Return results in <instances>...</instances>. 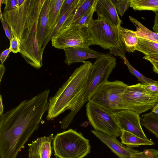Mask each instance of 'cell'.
Returning a JSON list of instances; mask_svg holds the SVG:
<instances>
[{"instance_id": "cell-1", "label": "cell", "mask_w": 158, "mask_h": 158, "mask_svg": "<svg viewBox=\"0 0 158 158\" xmlns=\"http://www.w3.org/2000/svg\"><path fill=\"white\" fill-rule=\"evenodd\" d=\"M50 92L45 89L0 116V158H16L24 148L48 110Z\"/></svg>"}, {"instance_id": "cell-2", "label": "cell", "mask_w": 158, "mask_h": 158, "mask_svg": "<svg viewBox=\"0 0 158 158\" xmlns=\"http://www.w3.org/2000/svg\"><path fill=\"white\" fill-rule=\"evenodd\" d=\"M45 1L24 0L17 8L2 13L13 37L19 41L21 55L28 64L38 69L43 65L44 52L38 43V24Z\"/></svg>"}, {"instance_id": "cell-3", "label": "cell", "mask_w": 158, "mask_h": 158, "mask_svg": "<svg viewBox=\"0 0 158 158\" xmlns=\"http://www.w3.org/2000/svg\"><path fill=\"white\" fill-rule=\"evenodd\" d=\"M116 64V58L111 55L96 59L91 67L86 83L68 108L70 111L62 119L61 123V129H65L68 127L76 114L89 101L93 92L99 85L108 81Z\"/></svg>"}, {"instance_id": "cell-4", "label": "cell", "mask_w": 158, "mask_h": 158, "mask_svg": "<svg viewBox=\"0 0 158 158\" xmlns=\"http://www.w3.org/2000/svg\"><path fill=\"white\" fill-rule=\"evenodd\" d=\"M92 64L89 61H84L59 88L54 96L50 98L46 117L47 120H53L68 110L72 100L86 83Z\"/></svg>"}, {"instance_id": "cell-5", "label": "cell", "mask_w": 158, "mask_h": 158, "mask_svg": "<svg viewBox=\"0 0 158 158\" xmlns=\"http://www.w3.org/2000/svg\"><path fill=\"white\" fill-rule=\"evenodd\" d=\"M87 30L92 37L94 44L98 45L110 53L125 57V46L119 28L113 26L103 19H93Z\"/></svg>"}, {"instance_id": "cell-6", "label": "cell", "mask_w": 158, "mask_h": 158, "mask_svg": "<svg viewBox=\"0 0 158 158\" xmlns=\"http://www.w3.org/2000/svg\"><path fill=\"white\" fill-rule=\"evenodd\" d=\"M52 144L57 158H84L90 152L89 140L72 129L57 134Z\"/></svg>"}, {"instance_id": "cell-7", "label": "cell", "mask_w": 158, "mask_h": 158, "mask_svg": "<svg viewBox=\"0 0 158 158\" xmlns=\"http://www.w3.org/2000/svg\"><path fill=\"white\" fill-rule=\"evenodd\" d=\"M51 40L52 46L63 50L69 48L89 47L94 44L87 28L73 24H64Z\"/></svg>"}, {"instance_id": "cell-8", "label": "cell", "mask_w": 158, "mask_h": 158, "mask_svg": "<svg viewBox=\"0 0 158 158\" xmlns=\"http://www.w3.org/2000/svg\"><path fill=\"white\" fill-rule=\"evenodd\" d=\"M86 115L95 130L114 137L120 136L122 130L111 110L89 101L86 106Z\"/></svg>"}, {"instance_id": "cell-9", "label": "cell", "mask_w": 158, "mask_h": 158, "mask_svg": "<svg viewBox=\"0 0 158 158\" xmlns=\"http://www.w3.org/2000/svg\"><path fill=\"white\" fill-rule=\"evenodd\" d=\"M128 86L122 81H107L97 88L91 95L89 101L114 112L122 110L123 94Z\"/></svg>"}, {"instance_id": "cell-10", "label": "cell", "mask_w": 158, "mask_h": 158, "mask_svg": "<svg viewBox=\"0 0 158 158\" xmlns=\"http://www.w3.org/2000/svg\"><path fill=\"white\" fill-rule=\"evenodd\" d=\"M158 101V95L146 90L143 84L128 86L123 97L122 110L135 112L139 114L150 109Z\"/></svg>"}, {"instance_id": "cell-11", "label": "cell", "mask_w": 158, "mask_h": 158, "mask_svg": "<svg viewBox=\"0 0 158 158\" xmlns=\"http://www.w3.org/2000/svg\"><path fill=\"white\" fill-rule=\"evenodd\" d=\"M113 115L122 130L130 132L143 139H148L141 127L139 114L132 110H122L114 112Z\"/></svg>"}, {"instance_id": "cell-12", "label": "cell", "mask_w": 158, "mask_h": 158, "mask_svg": "<svg viewBox=\"0 0 158 158\" xmlns=\"http://www.w3.org/2000/svg\"><path fill=\"white\" fill-rule=\"evenodd\" d=\"M65 54L64 62L68 65L75 63L83 62L90 58L96 59L111 55L109 53H104L94 50L89 47L79 48H69L64 50Z\"/></svg>"}, {"instance_id": "cell-13", "label": "cell", "mask_w": 158, "mask_h": 158, "mask_svg": "<svg viewBox=\"0 0 158 158\" xmlns=\"http://www.w3.org/2000/svg\"><path fill=\"white\" fill-rule=\"evenodd\" d=\"M53 134L39 137L28 144V158H50L52 153L51 145Z\"/></svg>"}, {"instance_id": "cell-14", "label": "cell", "mask_w": 158, "mask_h": 158, "mask_svg": "<svg viewBox=\"0 0 158 158\" xmlns=\"http://www.w3.org/2000/svg\"><path fill=\"white\" fill-rule=\"evenodd\" d=\"M91 132L119 158H130L133 154L138 151L124 145L116 137L106 135L95 130H91Z\"/></svg>"}, {"instance_id": "cell-15", "label": "cell", "mask_w": 158, "mask_h": 158, "mask_svg": "<svg viewBox=\"0 0 158 158\" xmlns=\"http://www.w3.org/2000/svg\"><path fill=\"white\" fill-rule=\"evenodd\" d=\"M95 12L98 17L103 19L111 26L118 28L121 26L122 21L111 0H98Z\"/></svg>"}, {"instance_id": "cell-16", "label": "cell", "mask_w": 158, "mask_h": 158, "mask_svg": "<svg viewBox=\"0 0 158 158\" xmlns=\"http://www.w3.org/2000/svg\"><path fill=\"white\" fill-rule=\"evenodd\" d=\"M50 0H45L39 17L38 28V41L40 48L44 51V45L48 32L47 27Z\"/></svg>"}, {"instance_id": "cell-17", "label": "cell", "mask_w": 158, "mask_h": 158, "mask_svg": "<svg viewBox=\"0 0 158 158\" xmlns=\"http://www.w3.org/2000/svg\"><path fill=\"white\" fill-rule=\"evenodd\" d=\"M120 138L121 143L130 147H137L142 145H153L154 142L151 139H145L124 130H122Z\"/></svg>"}, {"instance_id": "cell-18", "label": "cell", "mask_w": 158, "mask_h": 158, "mask_svg": "<svg viewBox=\"0 0 158 158\" xmlns=\"http://www.w3.org/2000/svg\"><path fill=\"white\" fill-rule=\"evenodd\" d=\"M64 1L65 0H50L47 27L48 32L45 41L48 37L50 32L58 21L61 7Z\"/></svg>"}, {"instance_id": "cell-19", "label": "cell", "mask_w": 158, "mask_h": 158, "mask_svg": "<svg viewBox=\"0 0 158 158\" xmlns=\"http://www.w3.org/2000/svg\"><path fill=\"white\" fill-rule=\"evenodd\" d=\"M83 1V0H77V1L60 18L56 24L49 34L48 37L45 41L44 45L43 48L44 49L49 41L51 40L59 30L63 26L71 15Z\"/></svg>"}, {"instance_id": "cell-20", "label": "cell", "mask_w": 158, "mask_h": 158, "mask_svg": "<svg viewBox=\"0 0 158 158\" xmlns=\"http://www.w3.org/2000/svg\"><path fill=\"white\" fill-rule=\"evenodd\" d=\"M120 32L123 37L126 51L133 52L138 42V37L134 31L120 27Z\"/></svg>"}, {"instance_id": "cell-21", "label": "cell", "mask_w": 158, "mask_h": 158, "mask_svg": "<svg viewBox=\"0 0 158 158\" xmlns=\"http://www.w3.org/2000/svg\"><path fill=\"white\" fill-rule=\"evenodd\" d=\"M129 18L136 27L134 32L138 37L158 43V34L148 29L132 17L129 16Z\"/></svg>"}, {"instance_id": "cell-22", "label": "cell", "mask_w": 158, "mask_h": 158, "mask_svg": "<svg viewBox=\"0 0 158 158\" xmlns=\"http://www.w3.org/2000/svg\"><path fill=\"white\" fill-rule=\"evenodd\" d=\"M96 0H83L64 24L70 25L80 19L94 5Z\"/></svg>"}, {"instance_id": "cell-23", "label": "cell", "mask_w": 158, "mask_h": 158, "mask_svg": "<svg viewBox=\"0 0 158 158\" xmlns=\"http://www.w3.org/2000/svg\"><path fill=\"white\" fill-rule=\"evenodd\" d=\"M141 124L158 139V115L151 112L142 115Z\"/></svg>"}, {"instance_id": "cell-24", "label": "cell", "mask_w": 158, "mask_h": 158, "mask_svg": "<svg viewBox=\"0 0 158 158\" xmlns=\"http://www.w3.org/2000/svg\"><path fill=\"white\" fill-rule=\"evenodd\" d=\"M135 50L145 56L158 54V43L138 37Z\"/></svg>"}, {"instance_id": "cell-25", "label": "cell", "mask_w": 158, "mask_h": 158, "mask_svg": "<svg viewBox=\"0 0 158 158\" xmlns=\"http://www.w3.org/2000/svg\"><path fill=\"white\" fill-rule=\"evenodd\" d=\"M130 7L135 10L158 11V0H130Z\"/></svg>"}, {"instance_id": "cell-26", "label": "cell", "mask_w": 158, "mask_h": 158, "mask_svg": "<svg viewBox=\"0 0 158 158\" xmlns=\"http://www.w3.org/2000/svg\"><path fill=\"white\" fill-rule=\"evenodd\" d=\"M98 0L94 5L80 19L72 24L75 25L88 28L93 20V15L95 12V7Z\"/></svg>"}, {"instance_id": "cell-27", "label": "cell", "mask_w": 158, "mask_h": 158, "mask_svg": "<svg viewBox=\"0 0 158 158\" xmlns=\"http://www.w3.org/2000/svg\"><path fill=\"white\" fill-rule=\"evenodd\" d=\"M123 60L124 64L127 66L129 71L135 76L138 79V81L144 84H148L155 81L151 79L147 78L141 74L130 64L126 57L124 58Z\"/></svg>"}, {"instance_id": "cell-28", "label": "cell", "mask_w": 158, "mask_h": 158, "mask_svg": "<svg viewBox=\"0 0 158 158\" xmlns=\"http://www.w3.org/2000/svg\"><path fill=\"white\" fill-rule=\"evenodd\" d=\"M130 158H158V150L155 149H145L138 151L133 154Z\"/></svg>"}, {"instance_id": "cell-29", "label": "cell", "mask_w": 158, "mask_h": 158, "mask_svg": "<svg viewBox=\"0 0 158 158\" xmlns=\"http://www.w3.org/2000/svg\"><path fill=\"white\" fill-rule=\"evenodd\" d=\"M115 7L117 13L123 16L130 7V0H111Z\"/></svg>"}, {"instance_id": "cell-30", "label": "cell", "mask_w": 158, "mask_h": 158, "mask_svg": "<svg viewBox=\"0 0 158 158\" xmlns=\"http://www.w3.org/2000/svg\"><path fill=\"white\" fill-rule=\"evenodd\" d=\"M0 2L5 4L3 12L11 11L19 7L17 0H0Z\"/></svg>"}, {"instance_id": "cell-31", "label": "cell", "mask_w": 158, "mask_h": 158, "mask_svg": "<svg viewBox=\"0 0 158 158\" xmlns=\"http://www.w3.org/2000/svg\"><path fill=\"white\" fill-rule=\"evenodd\" d=\"M143 87L147 91L154 94L158 95V81L144 84Z\"/></svg>"}, {"instance_id": "cell-32", "label": "cell", "mask_w": 158, "mask_h": 158, "mask_svg": "<svg viewBox=\"0 0 158 158\" xmlns=\"http://www.w3.org/2000/svg\"><path fill=\"white\" fill-rule=\"evenodd\" d=\"M0 19L1 23L4 30L5 34L10 41L14 37L11 30L9 27L7 23L4 19L1 10L0 11Z\"/></svg>"}, {"instance_id": "cell-33", "label": "cell", "mask_w": 158, "mask_h": 158, "mask_svg": "<svg viewBox=\"0 0 158 158\" xmlns=\"http://www.w3.org/2000/svg\"><path fill=\"white\" fill-rule=\"evenodd\" d=\"M77 1V0H65L61 7L59 19Z\"/></svg>"}, {"instance_id": "cell-34", "label": "cell", "mask_w": 158, "mask_h": 158, "mask_svg": "<svg viewBox=\"0 0 158 158\" xmlns=\"http://www.w3.org/2000/svg\"><path fill=\"white\" fill-rule=\"evenodd\" d=\"M10 46L11 51L13 53H16L20 52L19 44L18 40L14 37L10 41Z\"/></svg>"}, {"instance_id": "cell-35", "label": "cell", "mask_w": 158, "mask_h": 158, "mask_svg": "<svg viewBox=\"0 0 158 158\" xmlns=\"http://www.w3.org/2000/svg\"><path fill=\"white\" fill-rule=\"evenodd\" d=\"M11 52V50L10 47L2 52L0 54V56L1 64H3L7 57L8 56L10 53Z\"/></svg>"}, {"instance_id": "cell-36", "label": "cell", "mask_w": 158, "mask_h": 158, "mask_svg": "<svg viewBox=\"0 0 158 158\" xmlns=\"http://www.w3.org/2000/svg\"><path fill=\"white\" fill-rule=\"evenodd\" d=\"M143 58L149 61H152L158 62V54L145 56Z\"/></svg>"}, {"instance_id": "cell-37", "label": "cell", "mask_w": 158, "mask_h": 158, "mask_svg": "<svg viewBox=\"0 0 158 158\" xmlns=\"http://www.w3.org/2000/svg\"><path fill=\"white\" fill-rule=\"evenodd\" d=\"M152 29L156 33H158V11L156 12L154 20V25Z\"/></svg>"}, {"instance_id": "cell-38", "label": "cell", "mask_w": 158, "mask_h": 158, "mask_svg": "<svg viewBox=\"0 0 158 158\" xmlns=\"http://www.w3.org/2000/svg\"><path fill=\"white\" fill-rule=\"evenodd\" d=\"M150 62L152 65L153 71L158 74V62L152 61Z\"/></svg>"}, {"instance_id": "cell-39", "label": "cell", "mask_w": 158, "mask_h": 158, "mask_svg": "<svg viewBox=\"0 0 158 158\" xmlns=\"http://www.w3.org/2000/svg\"><path fill=\"white\" fill-rule=\"evenodd\" d=\"M5 71V68L4 65L1 64H0V82H1L2 78L3 76Z\"/></svg>"}, {"instance_id": "cell-40", "label": "cell", "mask_w": 158, "mask_h": 158, "mask_svg": "<svg viewBox=\"0 0 158 158\" xmlns=\"http://www.w3.org/2000/svg\"><path fill=\"white\" fill-rule=\"evenodd\" d=\"M152 112L158 115V101L152 107L151 109Z\"/></svg>"}, {"instance_id": "cell-41", "label": "cell", "mask_w": 158, "mask_h": 158, "mask_svg": "<svg viewBox=\"0 0 158 158\" xmlns=\"http://www.w3.org/2000/svg\"><path fill=\"white\" fill-rule=\"evenodd\" d=\"M0 116H1L3 114V112L4 109L3 105L2 102V98L1 94L0 95Z\"/></svg>"}, {"instance_id": "cell-42", "label": "cell", "mask_w": 158, "mask_h": 158, "mask_svg": "<svg viewBox=\"0 0 158 158\" xmlns=\"http://www.w3.org/2000/svg\"><path fill=\"white\" fill-rule=\"evenodd\" d=\"M19 7L23 3L24 0H17Z\"/></svg>"}, {"instance_id": "cell-43", "label": "cell", "mask_w": 158, "mask_h": 158, "mask_svg": "<svg viewBox=\"0 0 158 158\" xmlns=\"http://www.w3.org/2000/svg\"><path fill=\"white\" fill-rule=\"evenodd\" d=\"M157 33V34H158V33Z\"/></svg>"}]
</instances>
